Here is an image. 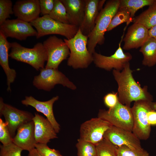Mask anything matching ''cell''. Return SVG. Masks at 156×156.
Segmentation results:
<instances>
[{"mask_svg":"<svg viewBox=\"0 0 156 156\" xmlns=\"http://www.w3.org/2000/svg\"><path fill=\"white\" fill-rule=\"evenodd\" d=\"M76 146L77 156H97L96 146L91 142L79 138Z\"/></svg>","mask_w":156,"mask_h":156,"instance_id":"29","label":"cell"},{"mask_svg":"<svg viewBox=\"0 0 156 156\" xmlns=\"http://www.w3.org/2000/svg\"><path fill=\"white\" fill-rule=\"evenodd\" d=\"M30 23L36 29L37 38L47 35L56 34L70 39L74 36L79 29L76 26L56 21L49 15L39 17Z\"/></svg>","mask_w":156,"mask_h":156,"instance_id":"6","label":"cell"},{"mask_svg":"<svg viewBox=\"0 0 156 156\" xmlns=\"http://www.w3.org/2000/svg\"><path fill=\"white\" fill-rule=\"evenodd\" d=\"M59 99V96L53 97L51 99L42 101L38 100L32 96H26L25 99L21 101L22 103L26 106H30L36 110L43 114L50 122L57 133L60 130L59 124L55 118L53 111V105Z\"/></svg>","mask_w":156,"mask_h":156,"instance_id":"15","label":"cell"},{"mask_svg":"<svg viewBox=\"0 0 156 156\" xmlns=\"http://www.w3.org/2000/svg\"><path fill=\"white\" fill-rule=\"evenodd\" d=\"M88 37L83 35L79 29L74 36L64 40L68 47L70 54L67 65L75 69L87 68L93 62L92 54L87 48Z\"/></svg>","mask_w":156,"mask_h":156,"instance_id":"3","label":"cell"},{"mask_svg":"<svg viewBox=\"0 0 156 156\" xmlns=\"http://www.w3.org/2000/svg\"><path fill=\"white\" fill-rule=\"evenodd\" d=\"M146 10L133 18V23L142 25L148 29L156 25V0Z\"/></svg>","mask_w":156,"mask_h":156,"instance_id":"24","label":"cell"},{"mask_svg":"<svg viewBox=\"0 0 156 156\" xmlns=\"http://www.w3.org/2000/svg\"></svg>","mask_w":156,"mask_h":156,"instance_id":"40","label":"cell"},{"mask_svg":"<svg viewBox=\"0 0 156 156\" xmlns=\"http://www.w3.org/2000/svg\"><path fill=\"white\" fill-rule=\"evenodd\" d=\"M13 10L17 18L30 23L39 17L40 14L39 0L17 1L13 6Z\"/></svg>","mask_w":156,"mask_h":156,"instance_id":"16","label":"cell"},{"mask_svg":"<svg viewBox=\"0 0 156 156\" xmlns=\"http://www.w3.org/2000/svg\"><path fill=\"white\" fill-rule=\"evenodd\" d=\"M12 137L8 127L7 123L0 118V141L3 145L13 142Z\"/></svg>","mask_w":156,"mask_h":156,"instance_id":"33","label":"cell"},{"mask_svg":"<svg viewBox=\"0 0 156 156\" xmlns=\"http://www.w3.org/2000/svg\"><path fill=\"white\" fill-rule=\"evenodd\" d=\"M13 14V7L11 1L0 0V25L10 17V15Z\"/></svg>","mask_w":156,"mask_h":156,"instance_id":"30","label":"cell"},{"mask_svg":"<svg viewBox=\"0 0 156 156\" xmlns=\"http://www.w3.org/2000/svg\"><path fill=\"white\" fill-rule=\"evenodd\" d=\"M95 146L97 156H117L116 146L104 138Z\"/></svg>","mask_w":156,"mask_h":156,"instance_id":"28","label":"cell"},{"mask_svg":"<svg viewBox=\"0 0 156 156\" xmlns=\"http://www.w3.org/2000/svg\"><path fill=\"white\" fill-rule=\"evenodd\" d=\"M103 138L114 145L127 146L132 149H142L140 140L132 132L112 126L105 133Z\"/></svg>","mask_w":156,"mask_h":156,"instance_id":"14","label":"cell"},{"mask_svg":"<svg viewBox=\"0 0 156 156\" xmlns=\"http://www.w3.org/2000/svg\"><path fill=\"white\" fill-rule=\"evenodd\" d=\"M155 0H120L119 8L127 9L133 19L136 12L139 9L152 4Z\"/></svg>","mask_w":156,"mask_h":156,"instance_id":"25","label":"cell"},{"mask_svg":"<svg viewBox=\"0 0 156 156\" xmlns=\"http://www.w3.org/2000/svg\"><path fill=\"white\" fill-rule=\"evenodd\" d=\"M65 6L70 24L79 27L83 20L86 0H60Z\"/></svg>","mask_w":156,"mask_h":156,"instance_id":"21","label":"cell"},{"mask_svg":"<svg viewBox=\"0 0 156 156\" xmlns=\"http://www.w3.org/2000/svg\"><path fill=\"white\" fill-rule=\"evenodd\" d=\"M112 126L100 118H92L81 125L79 138L96 145L103 138L105 132Z\"/></svg>","mask_w":156,"mask_h":156,"instance_id":"11","label":"cell"},{"mask_svg":"<svg viewBox=\"0 0 156 156\" xmlns=\"http://www.w3.org/2000/svg\"><path fill=\"white\" fill-rule=\"evenodd\" d=\"M98 117L109 122L112 126L132 131L133 118L131 107L119 101L108 110L100 109Z\"/></svg>","mask_w":156,"mask_h":156,"instance_id":"7","label":"cell"},{"mask_svg":"<svg viewBox=\"0 0 156 156\" xmlns=\"http://www.w3.org/2000/svg\"><path fill=\"white\" fill-rule=\"evenodd\" d=\"M147 120L150 125H156V110H151L147 113Z\"/></svg>","mask_w":156,"mask_h":156,"instance_id":"37","label":"cell"},{"mask_svg":"<svg viewBox=\"0 0 156 156\" xmlns=\"http://www.w3.org/2000/svg\"><path fill=\"white\" fill-rule=\"evenodd\" d=\"M133 72L129 62L126 64L121 71L113 70V75L118 85L117 92L119 102L130 107L133 101L141 100L153 101V96L148 92V86L142 87L134 79Z\"/></svg>","mask_w":156,"mask_h":156,"instance_id":"1","label":"cell"},{"mask_svg":"<svg viewBox=\"0 0 156 156\" xmlns=\"http://www.w3.org/2000/svg\"><path fill=\"white\" fill-rule=\"evenodd\" d=\"M30 23L17 18L7 19L0 26V31L7 38L11 37L20 40L36 36L37 31Z\"/></svg>","mask_w":156,"mask_h":156,"instance_id":"13","label":"cell"},{"mask_svg":"<svg viewBox=\"0 0 156 156\" xmlns=\"http://www.w3.org/2000/svg\"><path fill=\"white\" fill-rule=\"evenodd\" d=\"M133 19L128 10L126 8H119L116 14L113 18L107 31H109L121 24L126 22L128 25L132 22Z\"/></svg>","mask_w":156,"mask_h":156,"instance_id":"27","label":"cell"},{"mask_svg":"<svg viewBox=\"0 0 156 156\" xmlns=\"http://www.w3.org/2000/svg\"><path fill=\"white\" fill-rule=\"evenodd\" d=\"M148 37L154 38L156 39V25L148 30Z\"/></svg>","mask_w":156,"mask_h":156,"instance_id":"38","label":"cell"},{"mask_svg":"<svg viewBox=\"0 0 156 156\" xmlns=\"http://www.w3.org/2000/svg\"><path fill=\"white\" fill-rule=\"evenodd\" d=\"M49 15L56 21L70 24L66 8L60 0H54L53 8Z\"/></svg>","mask_w":156,"mask_h":156,"instance_id":"26","label":"cell"},{"mask_svg":"<svg viewBox=\"0 0 156 156\" xmlns=\"http://www.w3.org/2000/svg\"><path fill=\"white\" fill-rule=\"evenodd\" d=\"M39 74L34 77L33 85L38 89L50 91L57 84L62 85L71 90L76 89V86L58 69L45 68L40 70Z\"/></svg>","mask_w":156,"mask_h":156,"instance_id":"8","label":"cell"},{"mask_svg":"<svg viewBox=\"0 0 156 156\" xmlns=\"http://www.w3.org/2000/svg\"><path fill=\"white\" fill-rule=\"evenodd\" d=\"M99 1V0H86L84 16L79 29L83 35L88 37L94 27L96 20L100 12Z\"/></svg>","mask_w":156,"mask_h":156,"instance_id":"22","label":"cell"},{"mask_svg":"<svg viewBox=\"0 0 156 156\" xmlns=\"http://www.w3.org/2000/svg\"><path fill=\"white\" fill-rule=\"evenodd\" d=\"M0 115L4 116L13 138L17 129L24 124L32 120L34 116L30 112L19 109L5 103L2 97L0 99Z\"/></svg>","mask_w":156,"mask_h":156,"instance_id":"10","label":"cell"},{"mask_svg":"<svg viewBox=\"0 0 156 156\" xmlns=\"http://www.w3.org/2000/svg\"><path fill=\"white\" fill-rule=\"evenodd\" d=\"M32 120L34 124L35 139L37 143H47L51 139L57 138V133L47 118L35 113Z\"/></svg>","mask_w":156,"mask_h":156,"instance_id":"19","label":"cell"},{"mask_svg":"<svg viewBox=\"0 0 156 156\" xmlns=\"http://www.w3.org/2000/svg\"><path fill=\"white\" fill-rule=\"evenodd\" d=\"M103 101L105 105L109 108L114 107L119 101L117 92L107 94L104 97Z\"/></svg>","mask_w":156,"mask_h":156,"instance_id":"36","label":"cell"},{"mask_svg":"<svg viewBox=\"0 0 156 156\" xmlns=\"http://www.w3.org/2000/svg\"><path fill=\"white\" fill-rule=\"evenodd\" d=\"M10 48V42L7 40L4 35L0 31V64L6 76L8 92H11V84L14 82L16 76L15 70L11 68L9 65L8 51Z\"/></svg>","mask_w":156,"mask_h":156,"instance_id":"20","label":"cell"},{"mask_svg":"<svg viewBox=\"0 0 156 156\" xmlns=\"http://www.w3.org/2000/svg\"><path fill=\"white\" fill-rule=\"evenodd\" d=\"M43 44L48 55L45 68L58 69L61 63L70 55L68 47L64 40L55 36H49Z\"/></svg>","mask_w":156,"mask_h":156,"instance_id":"9","label":"cell"},{"mask_svg":"<svg viewBox=\"0 0 156 156\" xmlns=\"http://www.w3.org/2000/svg\"><path fill=\"white\" fill-rule=\"evenodd\" d=\"M13 142L25 150L30 152L35 148L37 144L35 136L34 124L33 120L24 124L17 129Z\"/></svg>","mask_w":156,"mask_h":156,"instance_id":"18","label":"cell"},{"mask_svg":"<svg viewBox=\"0 0 156 156\" xmlns=\"http://www.w3.org/2000/svg\"><path fill=\"white\" fill-rule=\"evenodd\" d=\"M0 156H21L23 150L13 143L0 146Z\"/></svg>","mask_w":156,"mask_h":156,"instance_id":"32","label":"cell"},{"mask_svg":"<svg viewBox=\"0 0 156 156\" xmlns=\"http://www.w3.org/2000/svg\"><path fill=\"white\" fill-rule=\"evenodd\" d=\"M28 156H41L36 148L29 152Z\"/></svg>","mask_w":156,"mask_h":156,"instance_id":"39","label":"cell"},{"mask_svg":"<svg viewBox=\"0 0 156 156\" xmlns=\"http://www.w3.org/2000/svg\"><path fill=\"white\" fill-rule=\"evenodd\" d=\"M148 30L141 24L133 23L128 27L123 38V49L127 50L141 47L149 38Z\"/></svg>","mask_w":156,"mask_h":156,"instance_id":"17","label":"cell"},{"mask_svg":"<svg viewBox=\"0 0 156 156\" xmlns=\"http://www.w3.org/2000/svg\"><path fill=\"white\" fill-rule=\"evenodd\" d=\"M143 55L142 64L149 67L156 64V39L150 38L141 47L139 50Z\"/></svg>","mask_w":156,"mask_h":156,"instance_id":"23","label":"cell"},{"mask_svg":"<svg viewBox=\"0 0 156 156\" xmlns=\"http://www.w3.org/2000/svg\"><path fill=\"white\" fill-rule=\"evenodd\" d=\"M116 153L117 156H149L148 152L144 148L133 150L125 145L116 146Z\"/></svg>","mask_w":156,"mask_h":156,"instance_id":"31","label":"cell"},{"mask_svg":"<svg viewBox=\"0 0 156 156\" xmlns=\"http://www.w3.org/2000/svg\"><path fill=\"white\" fill-rule=\"evenodd\" d=\"M54 0H39L40 13L43 16L49 15L54 6Z\"/></svg>","mask_w":156,"mask_h":156,"instance_id":"35","label":"cell"},{"mask_svg":"<svg viewBox=\"0 0 156 156\" xmlns=\"http://www.w3.org/2000/svg\"><path fill=\"white\" fill-rule=\"evenodd\" d=\"M133 118L132 132L140 140H146L150 137L151 125L148 123L147 114L156 110V102L141 100L135 101L131 107Z\"/></svg>","mask_w":156,"mask_h":156,"instance_id":"5","label":"cell"},{"mask_svg":"<svg viewBox=\"0 0 156 156\" xmlns=\"http://www.w3.org/2000/svg\"><path fill=\"white\" fill-rule=\"evenodd\" d=\"M93 62L96 66L107 71L112 69L121 71L126 64L132 59L129 53H124L121 47V42L114 53L107 56L95 52L93 54Z\"/></svg>","mask_w":156,"mask_h":156,"instance_id":"12","label":"cell"},{"mask_svg":"<svg viewBox=\"0 0 156 156\" xmlns=\"http://www.w3.org/2000/svg\"><path fill=\"white\" fill-rule=\"evenodd\" d=\"M120 3V0H108L99 12L94 27L88 36L87 48L91 54L95 52L97 44L101 45L104 43L105 33L118 10Z\"/></svg>","mask_w":156,"mask_h":156,"instance_id":"2","label":"cell"},{"mask_svg":"<svg viewBox=\"0 0 156 156\" xmlns=\"http://www.w3.org/2000/svg\"><path fill=\"white\" fill-rule=\"evenodd\" d=\"M47 144L37 143L35 148L41 156H63L57 150L51 149Z\"/></svg>","mask_w":156,"mask_h":156,"instance_id":"34","label":"cell"},{"mask_svg":"<svg viewBox=\"0 0 156 156\" xmlns=\"http://www.w3.org/2000/svg\"><path fill=\"white\" fill-rule=\"evenodd\" d=\"M10 44L9 57L11 58L29 64L37 71L44 68L48 55L43 43L38 42L32 48L24 47L16 42Z\"/></svg>","mask_w":156,"mask_h":156,"instance_id":"4","label":"cell"}]
</instances>
